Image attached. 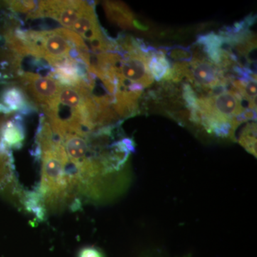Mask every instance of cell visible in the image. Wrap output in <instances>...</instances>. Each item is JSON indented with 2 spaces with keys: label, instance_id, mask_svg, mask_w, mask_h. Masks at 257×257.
Returning <instances> with one entry per match:
<instances>
[{
  "label": "cell",
  "instance_id": "1",
  "mask_svg": "<svg viewBox=\"0 0 257 257\" xmlns=\"http://www.w3.org/2000/svg\"><path fill=\"white\" fill-rule=\"evenodd\" d=\"M35 143V155L42 165L41 182L36 190L47 214L60 212L67 208L78 209L82 202L69 172L63 145L44 115L40 118Z\"/></svg>",
  "mask_w": 257,
  "mask_h": 257
},
{
  "label": "cell",
  "instance_id": "2",
  "mask_svg": "<svg viewBox=\"0 0 257 257\" xmlns=\"http://www.w3.org/2000/svg\"><path fill=\"white\" fill-rule=\"evenodd\" d=\"M27 55L46 60L52 67L67 60H82L80 54L57 29L51 31L15 30Z\"/></svg>",
  "mask_w": 257,
  "mask_h": 257
},
{
  "label": "cell",
  "instance_id": "3",
  "mask_svg": "<svg viewBox=\"0 0 257 257\" xmlns=\"http://www.w3.org/2000/svg\"><path fill=\"white\" fill-rule=\"evenodd\" d=\"M18 84L23 88L37 109L46 114L57 100L62 85L50 75L31 72L19 73Z\"/></svg>",
  "mask_w": 257,
  "mask_h": 257
},
{
  "label": "cell",
  "instance_id": "4",
  "mask_svg": "<svg viewBox=\"0 0 257 257\" xmlns=\"http://www.w3.org/2000/svg\"><path fill=\"white\" fill-rule=\"evenodd\" d=\"M197 90L208 94L211 89L219 86H227L229 81L219 67L211 63L206 57L193 58L188 63L187 78Z\"/></svg>",
  "mask_w": 257,
  "mask_h": 257
},
{
  "label": "cell",
  "instance_id": "5",
  "mask_svg": "<svg viewBox=\"0 0 257 257\" xmlns=\"http://www.w3.org/2000/svg\"><path fill=\"white\" fill-rule=\"evenodd\" d=\"M4 121L0 120V194L16 207L23 208L25 194L19 187L15 177L12 150L5 145L2 139V126Z\"/></svg>",
  "mask_w": 257,
  "mask_h": 257
},
{
  "label": "cell",
  "instance_id": "6",
  "mask_svg": "<svg viewBox=\"0 0 257 257\" xmlns=\"http://www.w3.org/2000/svg\"><path fill=\"white\" fill-rule=\"evenodd\" d=\"M87 4L86 1H40V18L53 19L71 30Z\"/></svg>",
  "mask_w": 257,
  "mask_h": 257
},
{
  "label": "cell",
  "instance_id": "7",
  "mask_svg": "<svg viewBox=\"0 0 257 257\" xmlns=\"http://www.w3.org/2000/svg\"><path fill=\"white\" fill-rule=\"evenodd\" d=\"M37 109V106L18 82L5 86L0 92V112H18L26 115L36 111Z\"/></svg>",
  "mask_w": 257,
  "mask_h": 257
},
{
  "label": "cell",
  "instance_id": "8",
  "mask_svg": "<svg viewBox=\"0 0 257 257\" xmlns=\"http://www.w3.org/2000/svg\"><path fill=\"white\" fill-rule=\"evenodd\" d=\"M197 44L202 49L203 54L207 56L208 60L220 68L226 55L223 50L224 37L214 32H209L198 36Z\"/></svg>",
  "mask_w": 257,
  "mask_h": 257
},
{
  "label": "cell",
  "instance_id": "9",
  "mask_svg": "<svg viewBox=\"0 0 257 257\" xmlns=\"http://www.w3.org/2000/svg\"><path fill=\"white\" fill-rule=\"evenodd\" d=\"M1 136L3 143L10 150H18L23 147L25 128L21 114H16L12 119L5 120L2 126Z\"/></svg>",
  "mask_w": 257,
  "mask_h": 257
},
{
  "label": "cell",
  "instance_id": "10",
  "mask_svg": "<svg viewBox=\"0 0 257 257\" xmlns=\"http://www.w3.org/2000/svg\"><path fill=\"white\" fill-rule=\"evenodd\" d=\"M103 5L106 16L111 23L125 30H132L133 28V23L135 20L133 13L124 3L106 1Z\"/></svg>",
  "mask_w": 257,
  "mask_h": 257
},
{
  "label": "cell",
  "instance_id": "11",
  "mask_svg": "<svg viewBox=\"0 0 257 257\" xmlns=\"http://www.w3.org/2000/svg\"><path fill=\"white\" fill-rule=\"evenodd\" d=\"M147 67L153 79L160 82L172 66L163 51L152 48L149 52Z\"/></svg>",
  "mask_w": 257,
  "mask_h": 257
},
{
  "label": "cell",
  "instance_id": "12",
  "mask_svg": "<svg viewBox=\"0 0 257 257\" xmlns=\"http://www.w3.org/2000/svg\"><path fill=\"white\" fill-rule=\"evenodd\" d=\"M10 9L27 15L28 18H40V1H8Z\"/></svg>",
  "mask_w": 257,
  "mask_h": 257
},
{
  "label": "cell",
  "instance_id": "13",
  "mask_svg": "<svg viewBox=\"0 0 257 257\" xmlns=\"http://www.w3.org/2000/svg\"><path fill=\"white\" fill-rule=\"evenodd\" d=\"M161 50L167 54L172 60L177 61V62H192L193 60L192 51L184 47H173L161 49Z\"/></svg>",
  "mask_w": 257,
  "mask_h": 257
},
{
  "label": "cell",
  "instance_id": "14",
  "mask_svg": "<svg viewBox=\"0 0 257 257\" xmlns=\"http://www.w3.org/2000/svg\"><path fill=\"white\" fill-rule=\"evenodd\" d=\"M182 99L185 105L189 109V112L197 110L198 107V96L197 93L191 87L188 83H185L182 87Z\"/></svg>",
  "mask_w": 257,
  "mask_h": 257
},
{
  "label": "cell",
  "instance_id": "15",
  "mask_svg": "<svg viewBox=\"0 0 257 257\" xmlns=\"http://www.w3.org/2000/svg\"><path fill=\"white\" fill-rule=\"evenodd\" d=\"M78 257H104L102 253L97 248L92 246L82 248L79 251Z\"/></svg>",
  "mask_w": 257,
  "mask_h": 257
},
{
  "label": "cell",
  "instance_id": "16",
  "mask_svg": "<svg viewBox=\"0 0 257 257\" xmlns=\"http://www.w3.org/2000/svg\"><path fill=\"white\" fill-rule=\"evenodd\" d=\"M133 26L135 27V28L139 29V30H142V31H147L148 30V27H147L146 25H143L140 23V21H138V20H133Z\"/></svg>",
  "mask_w": 257,
  "mask_h": 257
}]
</instances>
